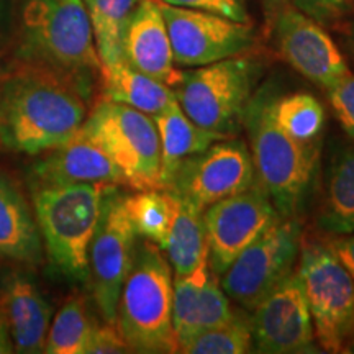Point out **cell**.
Listing matches in <instances>:
<instances>
[{"label":"cell","mask_w":354,"mask_h":354,"mask_svg":"<svg viewBox=\"0 0 354 354\" xmlns=\"http://www.w3.org/2000/svg\"><path fill=\"white\" fill-rule=\"evenodd\" d=\"M13 351V344L10 339V333H8V326L6 322V317L0 312V354H8Z\"/></svg>","instance_id":"e575fe53"},{"label":"cell","mask_w":354,"mask_h":354,"mask_svg":"<svg viewBox=\"0 0 354 354\" xmlns=\"http://www.w3.org/2000/svg\"><path fill=\"white\" fill-rule=\"evenodd\" d=\"M21 46L30 59L77 79L102 68L84 0H25Z\"/></svg>","instance_id":"5b68a950"},{"label":"cell","mask_w":354,"mask_h":354,"mask_svg":"<svg viewBox=\"0 0 354 354\" xmlns=\"http://www.w3.org/2000/svg\"><path fill=\"white\" fill-rule=\"evenodd\" d=\"M256 76L258 64L251 57L233 56L183 73L174 94L198 127L230 135L243 125Z\"/></svg>","instance_id":"ba28073f"},{"label":"cell","mask_w":354,"mask_h":354,"mask_svg":"<svg viewBox=\"0 0 354 354\" xmlns=\"http://www.w3.org/2000/svg\"><path fill=\"white\" fill-rule=\"evenodd\" d=\"M251 320L238 313L232 322L205 330L180 343L177 353L184 354H245L253 351Z\"/></svg>","instance_id":"f1b7e54d"},{"label":"cell","mask_w":354,"mask_h":354,"mask_svg":"<svg viewBox=\"0 0 354 354\" xmlns=\"http://www.w3.org/2000/svg\"><path fill=\"white\" fill-rule=\"evenodd\" d=\"M294 3L318 24H330L346 15L354 0H294Z\"/></svg>","instance_id":"d6a6232c"},{"label":"cell","mask_w":354,"mask_h":354,"mask_svg":"<svg viewBox=\"0 0 354 354\" xmlns=\"http://www.w3.org/2000/svg\"><path fill=\"white\" fill-rule=\"evenodd\" d=\"M0 256L38 263L41 236L35 214L19 189L0 176Z\"/></svg>","instance_id":"ffe728a7"},{"label":"cell","mask_w":354,"mask_h":354,"mask_svg":"<svg viewBox=\"0 0 354 354\" xmlns=\"http://www.w3.org/2000/svg\"><path fill=\"white\" fill-rule=\"evenodd\" d=\"M125 207L138 236L165 248L176 218L177 197L166 189L138 190L125 196Z\"/></svg>","instance_id":"cb8c5ba5"},{"label":"cell","mask_w":354,"mask_h":354,"mask_svg":"<svg viewBox=\"0 0 354 354\" xmlns=\"http://www.w3.org/2000/svg\"><path fill=\"white\" fill-rule=\"evenodd\" d=\"M254 180L253 159L245 141L223 138L180 162L165 189L205 210Z\"/></svg>","instance_id":"8fae6325"},{"label":"cell","mask_w":354,"mask_h":354,"mask_svg":"<svg viewBox=\"0 0 354 354\" xmlns=\"http://www.w3.org/2000/svg\"><path fill=\"white\" fill-rule=\"evenodd\" d=\"M253 346L266 354L315 353L317 339L305 290L297 272L274 287L253 308Z\"/></svg>","instance_id":"5bb4252c"},{"label":"cell","mask_w":354,"mask_h":354,"mask_svg":"<svg viewBox=\"0 0 354 354\" xmlns=\"http://www.w3.org/2000/svg\"><path fill=\"white\" fill-rule=\"evenodd\" d=\"M174 274L161 248L146 240L138 246L135 263L123 284L117 325L130 351L145 354L177 353L172 326Z\"/></svg>","instance_id":"277c9868"},{"label":"cell","mask_w":354,"mask_h":354,"mask_svg":"<svg viewBox=\"0 0 354 354\" xmlns=\"http://www.w3.org/2000/svg\"><path fill=\"white\" fill-rule=\"evenodd\" d=\"M268 2H269V3H277V2H279V3H281V2H282V0H268Z\"/></svg>","instance_id":"8d00e7d4"},{"label":"cell","mask_w":354,"mask_h":354,"mask_svg":"<svg viewBox=\"0 0 354 354\" xmlns=\"http://www.w3.org/2000/svg\"><path fill=\"white\" fill-rule=\"evenodd\" d=\"M158 2L166 20L176 64L197 68L216 63L245 55L254 44L250 21H234L215 13Z\"/></svg>","instance_id":"7c38bea8"},{"label":"cell","mask_w":354,"mask_h":354,"mask_svg":"<svg viewBox=\"0 0 354 354\" xmlns=\"http://www.w3.org/2000/svg\"><path fill=\"white\" fill-rule=\"evenodd\" d=\"M300 246L302 225L297 216L279 215L221 274L225 294L243 308L253 310L294 272Z\"/></svg>","instance_id":"9c48e42d"},{"label":"cell","mask_w":354,"mask_h":354,"mask_svg":"<svg viewBox=\"0 0 354 354\" xmlns=\"http://www.w3.org/2000/svg\"><path fill=\"white\" fill-rule=\"evenodd\" d=\"M82 136L95 143L136 190L162 189L161 143L153 117L104 99L86 117Z\"/></svg>","instance_id":"8992f818"},{"label":"cell","mask_w":354,"mask_h":354,"mask_svg":"<svg viewBox=\"0 0 354 354\" xmlns=\"http://www.w3.org/2000/svg\"><path fill=\"white\" fill-rule=\"evenodd\" d=\"M318 227L336 236L354 233V146H343L331 158Z\"/></svg>","instance_id":"7402d4cb"},{"label":"cell","mask_w":354,"mask_h":354,"mask_svg":"<svg viewBox=\"0 0 354 354\" xmlns=\"http://www.w3.org/2000/svg\"><path fill=\"white\" fill-rule=\"evenodd\" d=\"M295 272L302 281L317 344L326 353L354 348V279L328 243L304 241Z\"/></svg>","instance_id":"52a82bcc"},{"label":"cell","mask_w":354,"mask_h":354,"mask_svg":"<svg viewBox=\"0 0 354 354\" xmlns=\"http://www.w3.org/2000/svg\"><path fill=\"white\" fill-rule=\"evenodd\" d=\"M102 66L123 59V37L140 0H84Z\"/></svg>","instance_id":"d4e9b609"},{"label":"cell","mask_w":354,"mask_h":354,"mask_svg":"<svg viewBox=\"0 0 354 354\" xmlns=\"http://www.w3.org/2000/svg\"><path fill=\"white\" fill-rule=\"evenodd\" d=\"M35 174L39 184H125L112 159L81 133L50 149L35 167Z\"/></svg>","instance_id":"e0dca14e"},{"label":"cell","mask_w":354,"mask_h":354,"mask_svg":"<svg viewBox=\"0 0 354 354\" xmlns=\"http://www.w3.org/2000/svg\"><path fill=\"white\" fill-rule=\"evenodd\" d=\"M274 41L279 55L292 69L325 91L349 74L344 56L322 24L297 7L279 8L274 20Z\"/></svg>","instance_id":"9a60e30c"},{"label":"cell","mask_w":354,"mask_h":354,"mask_svg":"<svg viewBox=\"0 0 354 354\" xmlns=\"http://www.w3.org/2000/svg\"><path fill=\"white\" fill-rule=\"evenodd\" d=\"M123 59L172 88L183 79L176 69L171 38L158 0H140L123 37Z\"/></svg>","instance_id":"2e32d148"},{"label":"cell","mask_w":354,"mask_h":354,"mask_svg":"<svg viewBox=\"0 0 354 354\" xmlns=\"http://www.w3.org/2000/svg\"><path fill=\"white\" fill-rule=\"evenodd\" d=\"M328 245L349 276L354 279V233L338 234V238L328 241Z\"/></svg>","instance_id":"836d02e7"},{"label":"cell","mask_w":354,"mask_h":354,"mask_svg":"<svg viewBox=\"0 0 354 354\" xmlns=\"http://www.w3.org/2000/svg\"><path fill=\"white\" fill-rule=\"evenodd\" d=\"M349 46H351V50L354 53V26L351 28V35H349Z\"/></svg>","instance_id":"d590c367"},{"label":"cell","mask_w":354,"mask_h":354,"mask_svg":"<svg viewBox=\"0 0 354 354\" xmlns=\"http://www.w3.org/2000/svg\"><path fill=\"white\" fill-rule=\"evenodd\" d=\"M110 184H39L33 214L53 268L71 281L88 277V246Z\"/></svg>","instance_id":"3957f363"},{"label":"cell","mask_w":354,"mask_h":354,"mask_svg":"<svg viewBox=\"0 0 354 354\" xmlns=\"http://www.w3.org/2000/svg\"><path fill=\"white\" fill-rule=\"evenodd\" d=\"M159 143H161V184L162 189L169 183L171 176L185 159L203 151L215 141L228 138L223 133L207 130L192 122L180 109L177 99L156 115H153Z\"/></svg>","instance_id":"d6986e66"},{"label":"cell","mask_w":354,"mask_h":354,"mask_svg":"<svg viewBox=\"0 0 354 354\" xmlns=\"http://www.w3.org/2000/svg\"><path fill=\"white\" fill-rule=\"evenodd\" d=\"M279 216L259 180L203 210L209 266L218 277Z\"/></svg>","instance_id":"4fadbf2b"},{"label":"cell","mask_w":354,"mask_h":354,"mask_svg":"<svg viewBox=\"0 0 354 354\" xmlns=\"http://www.w3.org/2000/svg\"><path fill=\"white\" fill-rule=\"evenodd\" d=\"M333 113L343 131L354 140V74H346L333 87L326 88Z\"/></svg>","instance_id":"f546056e"},{"label":"cell","mask_w":354,"mask_h":354,"mask_svg":"<svg viewBox=\"0 0 354 354\" xmlns=\"http://www.w3.org/2000/svg\"><path fill=\"white\" fill-rule=\"evenodd\" d=\"M274 92L259 88L248 102L243 125L250 138L254 174L277 214L295 216L315 179L320 146L292 138L272 117Z\"/></svg>","instance_id":"7a4b0ae2"},{"label":"cell","mask_w":354,"mask_h":354,"mask_svg":"<svg viewBox=\"0 0 354 354\" xmlns=\"http://www.w3.org/2000/svg\"><path fill=\"white\" fill-rule=\"evenodd\" d=\"M128 351L130 348H128L117 323L105 322L104 325L94 323V328L88 336L86 354H117Z\"/></svg>","instance_id":"1f68e13d"},{"label":"cell","mask_w":354,"mask_h":354,"mask_svg":"<svg viewBox=\"0 0 354 354\" xmlns=\"http://www.w3.org/2000/svg\"><path fill=\"white\" fill-rule=\"evenodd\" d=\"M162 250L166 251L174 276H185L209 263L203 210L185 198L177 197L176 218Z\"/></svg>","instance_id":"603a6c76"},{"label":"cell","mask_w":354,"mask_h":354,"mask_svg":"<svg viewBox=\"0 0 354 354\" xmlns=\"http://www.w3.org/2000/svg\"><path fill=\"white\" fill-rule=\"evenodd\" d=\"M100 74L105 99L128 105L149 117L162 112L176 100L174 88L135 69L125 59L102 66Z\"/></svg>","instance_id":"44dd1931"},{"label":"cell","mask_w":354,"mask_h":354,"mask_svg":"<svg viewBox=\"0 0 354 354\" xmlns=\"http://www.w3.org/2000/svg\"><path fill=\"white\" fill-rule=\"evenodd\" d=\"M210 276L209 263L185 276H174L172 281V326L177 344L187 342L197 331L202 294ZM179 349V348H177Z\"/></svg>","instance_id":"83f0119b"},{"label":"cell","mask_w":354,"mask_h":354,"mask_svg":"<svg viewBox=\"0 0 354 354\" xmlns=\"http://www.w3.org/2000/svg\"><path fill=\"white\" fill-rule=\"evenodd\" d=\"M77 82L44 64L10 79L0 97V136L8 148L38 154L73 140L87 117Z\"/></svg>","instance_id":"6da1fadb"},{"label":"cell","mask_w":354,"mask_h":354,"mask_svg":"<svg viewBox=\"0 0 354 354\" xmlns=\"http://www.w3.org/2000/svg\"><path fill=\"white\" fill-rule=\"evenodd\" d=\"M6 317L13 351L38 354L44 351L53 308L44 295L26 276H13L3 290Z\"/></svg>","instance_id":"ac0fdd59"},{"label":"cell","mask_w":354,"mask_h":354,"mask_svg":"<svg viewBox=\"0 0 354 354\" xmlns=\"http://www.w3.org/2000/svg\"><path fill=\"white\" fill-rule=\"evenodd\" d=\"M169 6L215 13L234 21H250L245 0H161Z\"/></svg>","instance_id":"4dcf8cb0"},{"label":"cell","mask_w":354,"mask_h":354,"mask_svg":"<svg viewBox=\"0 0 354 354\" xmlns=\"http://www.w3.org/2000/svg\"><path fill=\"white\" fill-rule=\"evenodd\" d=\"M138 233L125 207V196L115 190L105 197L97 230L88 246L91 290L105 322L117 323L118 300L138 250Z\"/></svg>","instance_id":"30bf717a"},{"label":"cell","mask_w":354,"mask_h":354,"mask_svg":"<svg viewBox=\"0 0 354 354\" xmlns=\"http://www.w3.org/2000/svg\"><path fill=\"white\" fill-rule=\"evenodd\" d=\"M272 117L292 138L304 143H317L325 127V109L322 102L305 91L274 95Z\"/></svg>","instance_id":"484cf974"},{"label":"cell","mask_w":354,"mask_h":354,"mask_svg":"<svg viewBox=\"0 0 354 354\" xmlns=\"http://www.w3.org/2000/svg\"><path fill=\"white\" fill-rule=\"evenodd\" d=\"M94 322L82 299H71L56 313L48 331L44 351L48 354H86Z\"/></svg>","instance_id":"4316f807"},{"label":"cell","mask_w":354,"mask_h":354,"mask_svg":"<svg viewBox=\"0 0 354 354\" xmlns=\"http://www.w3.org/2000/svg\"><path fill=\"white\" fill-rule=\"evenodd\" d=\"M0 6H2V0H0Z\"/></svg>","instance_id":"74e56055"}]
</instances>
